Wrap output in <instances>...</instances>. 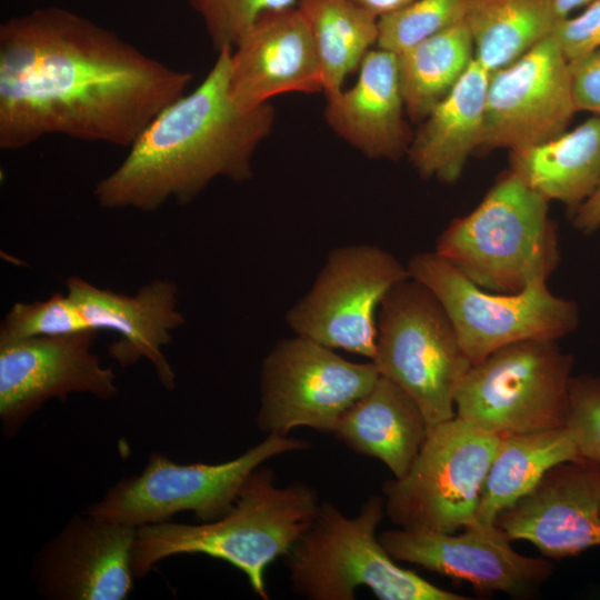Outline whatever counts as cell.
Segmentation results:
<instances>
[{
	"mask_svg": "<svg viewBox=\"0 0 600 600\" xmlns=\"http://www.w3.org/2000/svg\"><path fill=\"white\" fill-rule=\"evenodd\" d=\"M192 78L68 9L11 17L0 24V148L48 134L130 147Z\"/></svg>",
	"mask_w": 600,
	"mask_h": 600,
	"instance_id": "6da1fadb",
	"label": "cell"
},
{
	"mask_svg": "<svg viewBox=\"0 0 600 600\" xmlns=\"http://www.w3.org/2000/svg\"><path fill=\"white\" fill-rule=\"evenodd\" d=\"M231 53L218 51L202 82L140 132L124 160L97 183L100 207L150 212L170 199L191 202L217 178L243 182L252 177L254 152L271 133L276 111L270 103L251 110L236 104L229 90Z\"/></svg>",
	"mask_w": 600,
	"mask_h": 600,
	"instance_id": "7a4b0ae2",
	"label": "cell"
},
{
	"mask_svg": "<svg viewBox=\"0 0 600 600\" xmlns=\"http://www.w3.org/2000/svg\"><path fill=\"white\" fill-rule=\"evenodd\" d=\"M320 504L313 487L298 480L280 487L274 471L261 464L224 516L198 524L163 521L138 527L132 556L136 579L169 557L206 554L240 570L252 591L267 600L268 566L290 551L312 524Z\"/></svg>",
	"mask_w": 600,
	"mask_h": 600,
	"instance_id": "3957f363",
	"label": "cell"
},
{
	"mask_svg": "<svg viewBox=\"0 0 600 600\" xmlns=\"http://www.w3.org/2000/svg\"><path fill=\"white\" fill-rule=\"evenodd\" d=\"M434 252L481 288L508 293L547 282L561 257L549 201L510 170L451 220Z\"/></svg>",
	"mask_w": 600,
	"mask_h": 600,
	"instance_id": "277c9868",
	"label": "cell"
},
{
	"mask_svg": "<svg viewBox=\"0 0 600 600\" xmlns=\"http://www.w3.org/2000/svg\"><path fill=\"white\" fill-rule=\"evenodd\" d=\"M383 496H370L354 517L321 501L306 532L284 556L292 589L310 600H352L368 588L381 600H466L396 563L377 534Z\"/></svg>",
	"mask_w": 600,
	"mask_h": 600,
	"instance_id": "5b68a950",
	"label": "cell"
},
{
	"mask_svg": "<svg viewBox=\"0 0 600 600\" xmlns=\"http://www.w3.org/2000/svg\"><path fill=\"white\" fill-rule=\"evenodd\" d=\"M371 361L418 403L429 428L457 416L456 393L472 363L441 303L411 277L380 303Z\"/></svg>",
	"mask_w": 600,
	"mask_h": 600,
	"instance_id": "8992f818",
	"label": "cell"
},
{
	"mask_svg": "<svg viewBox=\"0 0 600 600\" xmlns=\"http://www.w3.org/2000/svg\"><path fill=\"white\" fill-rule=\"evenodd\" d=\"M573 357L557 340L528 339L471 366L456 413L500 438L564 428Z\"/></svg>",
	"mask_w": 600,
	"mask_h": 600,
	"instance_id": "52a82bcc",
	"label": "cell"
},
{
	"mask_svg": "<svg viewBox=\"0 0 600 600\" xmlns=\"http://www.w3.org/2000/svg\"><path fill=\"white\" fill-rule=\"evenodd\" d=\"M499 441L458 416L429 428L408 472L382 486L386 516L398 528L426 532L476 524Z\"/></svg>",
	"mask_w": 600,
	"mask_h": 600,
	"instance_id": "ba28073f",
	"label": "cell"
},
{
	"mask_svg": "<svg viewBox=\"0 0 600 600\" xmlns=\"http://www.w3.org/2000/svg\"><path fill=\"white\" fill-rule=\"evenodd\" d=\"M407 267L410 277L441 303L472 364L508 344L528 339L558 341L579 327L578 304L552 293L547 282L520 292L490 291L434 251L412 256Z\"/></svg>",
	"mask_w": 600,
	"mask_h": 600,
	"instance_id": "9c48e42d",
	"label": "cell"
},
{
	"mask_svg": "<svg viewBox=\"0 0 600 600\" xmlns=\"http://www.w3.org/2000/svg\"><path fill=\"white\" fill-rule=\"evenodd\" d=\"M309 446L302 439L268 434L239 457L214 464H181L153 452L139 474L119 480L86 512L136 528L168 521L182 511H192L200 522L212 521L231 509L246 480L263 462Z\"/></svg>",
	"mask_w": 600,
	"mask_h": 600,
	"instance_id": "30bf717a",
	"label": "cell"
},
{
	"mask_svg": "<svg viewBox=\"0 0 600 600\" xmlns=\"http://www.w3.org/2000/svg\"><path fill=\"white\" fill-rule=\"evenodd\" d=\"M379 377L372 361L352 362L297 334L282 339L261 364L257 426L267 434L288 436L300 427L332 433Z\"/></svg>",
	"mask_w": 600,
	"mask_h": 600,
	"instance_id": "8fae6325",
	"label": "cell"
},
{
	"mask_svg": "<svg viewBox=\"0 0 600 600\" xmlns=\"http://www.w3.org/2000/svg\"><path fill=\"white\" fill-rule=\"evenodd\" d=\"M408 278L407 264L378 246L336 248L310 290L288 310L286 322L297 336L372 360L380 303Z\"/></svg>",
	"mask_w": 600,
	"mask_h": 600,
	"instance_id": "7c38bea8",
	"label": "cell"
},
{
	"mask_svg": "<svg viewBox=\"0 0 600 600\" xmlns=\"http://www.w3.org/2000/svg\"><path fill=\"white\" fill-rule=\"evenodd\" d=\"M576 112L570 64L550 36L490 73L480 149L546 142L567 131Z\"/></svg>",
	"mask_w": 600,
	"mask_h": 600,
	"instance_id": "4fadbf2b",
	"label": "cell"
},
{
	"mask_svg": "<svg viewBox=\"0 0 600 600\" xmlns=\"http://www.w3.org/2000/svg\"><path fill=\"white\" fill-rule=\"evenodd\" d=\"M96 331L0 342V421L7 438L50 399L71 393L111 399L116 374L93 351Z\"/></svg>",
	"mask_w": 600,
	"mask_h": 600,
	"instance_id": "5bb4252c",
	"label": "cell"
},
{
	"mask_svg": "<svg viewBox=\"0 0 600 600\" xmlns=\"http://www.w3.org/2000/svg\"><path fill=\"white\" fill-rule=\"evenodd\" d=\"M379 540L396 561L468 581L487 592L530 597L552 573L549 561L518 553L496 523H476L458 534L397 528L379 533Z\"/></svg>",
	"mask_w": 600,
	"mask_h": 600,
	"instance_id": "9a60e30c",
	"label": "cell"
},
{
	"mask_svg": "<svg viewBox=\"0 0 600 600\" xmlns=\"http://www.w3.org/2000/svg\"><path fill=\"white\" fill-rule=\"evenodd\" d=\"M136 527L73 516L38 551L32 579L49 600H123L133 588Z\"/></svg>",
	"mask_w": 600,
	"mask_h": 600,
	"instance_id": "2e32d148",
	"label": "cell"
},
{
	"mask_svg": "<svg viewBox=\"0 0 600 600\" xmlns=\"http://www.w3.org/2000/svg\"><path fill=\"white\" fill-rule=\"evenodd\" d=\"M494 523L553 559L600 546V462L576 458L552 467Z\"/></svg>",
	"mask_w": 600,
	"mask_h": 600,
	"instance_id": "e0dca14e",
	"label": "cell"
},
{
	"mask_svg": "<svg viewBox=\"0 0 600 600\" xmlns=\"http://www.w3.org/2000/svg\"><path fill=\"white\" fill-rule=\"evenodd\" d=\"M233 49L229 90L243 110L280 94L323 91L311 33L297 6L262 13Z\"/></svg>",
	"mask_w": 600,
	"mask_h": 600,
	"instance_id": "ac0fdd59",
	"label": "cell"
},
{
	"mask_svg": "<svg viewBox=\"0 0 600 600\" xmlns=\"http://www.w3.org/2000/svg\"><path fill=\"white\" fill-rule=\"evenodd\" d=\"M66 286L91 331L109 330L118 336L108 347L111 358L122 367L147 359L159 382L174 389L176 374L162 351L172 341V331L184 322L174 282L157 279L133 296L99 288L79 277L69 278Z\"/></svg>",
	"mask_w": 600,
	"mask_h": 600,
	"instance_id": "d6986e66",
	"label": "cell"
},
{
	"mask_svg": "<svg viewBox=\"0 0 600 600\" xmlns=\"http://www.w3.org/2000/svg\"><path fill=\"white\" fill-rule=\"evenodd\" d=\"M324 119L341 139L369 159L398 160L413 138L406 120L397 54L372 48L356 83L326 98Z\"/></svg>",
	"mask_w": 600,
	"mask_h": 600,
	"instance_id": "ffe728a7",
	"label": "cell"
},
{
	"mask_svg": "<svg viewBox=\"0 0 600 600\" xmlns=\"http://www.w3.org/2000/svg\"><path fill=\"white\" fill-rule=\"evenodd\" d=\"M490 73L473 59L452 90L421 121L407 157L424 179L453 183L480 149Z\"/></svg>",
	"mask_w": 600,
	"mask_h": 600,
	"instance_id": "44dd1931",
	"label": "cell"
},
{
	"mask_svg": "<svg viewBox=\"0 0 600 600\" xmlns=\"http://www.w3.org/2000/svg\"><path fill=\"white\" fill-rule=\"evenodd\" d=\"M429 431L418 403L398 384L379 377L372 389L339 419L332 434L350 450L380 460L403 477Z\"/></svg>",
	"mask_w": 600,
	"mask_h": 600,
	"instance_id": "7402d4cb",
	"label": "cell"
},
{
	"mask_svg": "<svg viewBox=\"0 0 600 600\" xmlns=\"http://www.w3.org/2000/svg\"><path fill=\"white\" fill-rule=\"evenodd\" d=\"M510 171L571 211L600 184V116L546 142L510 151Z\"/></svg>",
	"mask_w": 600,
	"mask_h": 600,
	"instance_id": "603a6c76",
	"label": "cell"
},
{
	"mask_svg": "<svg viewBox=\"0 0 600 600\" xmlns=\"http://www.w3.org/2000/svg\"><path fill=\"white\" fill-rule=\"evenodd\" d=\"M579 457L567 427L500 438L482 489L477 523H494L498 516L527 496L548 470Z\"/></svg>",
	"mask_w": 600,
	"mask_h": 600,
	"instance_id": "cb8c5ba5",
	"label": "cell"
},
{
	"mask_svg": "<svg viewBox=\"0 0 600 600\" xmlns=\"http://www.w3.org/2000/svg\"><path fill=\"white\" fill-rule=\"evenodd\" d=\"M552 0H472L466 17L474 60L489 73L502 69L551 36Z\"/></svg>",
	"mask_w": 600,
	"mask_h": 600,
	"instance_id": "d4e9b609",
	"label": "cell"
},
{
	"mask_svg": "<svg viewBox=\"0 0 600 600\" xmlns=\"http://www.w3.org/2000/svg\"><path fill=\"white\" fill-rule=\"evenodd\" d=\"M316 49L326 98L377 44L379 17L352 0H298Z\"/></svg>",
	"mask_w": 600,
	"mask_h": 600,
	"instance_id": "484cf974",
	"label": "cell"
},
{
	"mask_svg": "<svg viewBox=\"0 0 600 600\" xmlns=\"http://www.w3.org/2000/svg\"><path fill=\"white\" fill-rule=\"evenodd\" d=\"M397 57L407 116L421 122L467 71L474 50L463 20Z\"/></svg>",
	"mask_w": 600,
	"mask_h": 600,
	"instance_id": "4316f807",
	"label": "cell"
},
{
	"mask_svg": "<svg viewBox=\"0 0 600 600\" xmlns=\"http://www.w3.org/2000/svg\"><path fill=\"white\" fill-rule=\"evenodd\" d=\"M472 0H416L379 17L377 48L400 54L466 20Z\"/></svg>",
	"mask_w": 600,
	"mask_h": 600,
	"instance_id": "83f0119b",
	"label": "cell"
},
{
	"mask_svg": "<svg viewBox=\"0 0 600 600\" xmlns=\"http://www.w3.org/2000/svg\"><path fill=\"white\" fill-rule=\"evenodd\" d=\"M91 331L68 293L46 300L17 302L0 326V342L39 337H59Z\"/></svg>",
	"mask_w": 600,
	"mask_h": 600,
	"instance_id": "f1b7e54d",
	"label": "cell"
},
{
	"mask_svg": "<svg viewBox=\"0 0 600 600\" xmlns=\"http://www.w3.org/2000/svg\"><path fill=\"white\" fill-rule=\"evenodd\" d=\"M297 2L298 0H189L217 51L233 49L246 29L262 13L296 7Z\"/></svg>",
	"mask_w": 600,
	"mask_h": 600,
	"instance_id": "f546056e",
	"label": "cell"
},
{
	"mask_svg": "<svg viewBox=\"0 0 600 600\" xmlns=\"http://www.w3.org/2000/svg\"><path fill=\"white\" fill-rule=\"evenodd\" d=\"M566 427L571 431L579 456L600 462V378L572 376Z\"/></svg>",
	"mask_w": 600,
	"mask_h": 600,
	"instance_id": "4dcf8cb0",
	"label": "cell"
},
{
	"mask_svg": "<svg viewBox=\"0 0 600 600\" xmlns=\"http://www.w3.org/2000/svg\"><path fill=\"white\" fill-rule=\"evenodd\" d=\"M551 36L569 62L600 48V0H593L577 14L558 20Z\"/></svg>",
	"mask_w": 600,
	"mask_h": 600,
	"instance_id": "1f68e13d",
	"label": "cell"
},
{
	"mask_svg": "<svg viewBox=\"0 0 600 600\" xmlns=\"http://www.w3.org/2000/svg\"><path fill=\"white\" fill-rule=\"evenodd\" d=\"M569 64L577 112L589 111L600 116V48Z\"/></svg>",
	"mask_w": 600,
	"mask_h": 600,
	"instance_id": "d6a6232c",
	"label": "cell"
},
{
	"mask_svg": "<svg viewBox=\"0 0 600 600\" xmlns=\"http://www.w3.org/2000/svg\"><path fill=\"white\" fill-rule=\"evenodd\" d=\"M572 224L583 234H592L600 229V184L584 202L572 211Z\"/></svg>",
	"mask_w": 600,
	"mask_h": 600,
	"instance_id": "836d02e7",
	"label": "cell"
},
{
	"mask_svg": "<svg viewBox=\"0 0 600 600\" xmlns=\"http://www.w3.org/2000/svg\"><path fill=\"white\" fill-rule=\"evenodd\" d=\"M378 17L398 10L416 0H352Z\"/></svg>",
	"mask_w": 600,
	"mask_h": 600,
	"instance_id": "e575fe53",
	"label": "cell"
},
{
	"mask_svg": "<svg viewBox=\"0 0 600 600\" xmlns=\"http://www.w3.org/2000/svg\"><path fill=\"white\" fill-rule=\"evenodd\" d=\"M593 0H552L553 8L558 19H563L571 16V13Z\"/></svg>",
	"mask_w": 600,
	"mask_h": 600,
	"instance_id": "d590c367",
	"label": "cell"
}]
</instances>
